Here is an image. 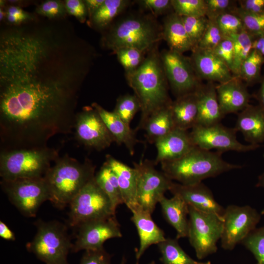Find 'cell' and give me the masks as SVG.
Listing matches in <instances>:
<instances>
[{"label": "cell", "mask_w": 264, "mask_h": 264, "mask_svg": "<svg viewBox=\"0 0 264 264\" xmlns=\"http://www.w3.org/2000/svg\"><path fill=\"white\" fill-rule=\"evenodd\" d=\"M141 107L137 129L143 127L148 118L159 109L172 102L169 96L167 79L160 54L155 47L149 51L142 63L135 70L126 73Z\"/></svg>", "instance_id": "obj_1"}, {"label": "cell", "mask_w": 264, "mask_h": 264, "mask_svg": "<svg viewBox=\"0 0 264 264\" xmlns=\"http://www.w3.org/2000/svg\"><path fill=\"white\" fill-rule=\"evenodd\" d=\"M44 176L49 199L56 208L69 205L79 191L95 176V166L88 159L80 162L65 154L59 157Z\"/></svg>", "instance_id": "obj_2"}, {"label": "cell", "mask_w": 264, "mask_h": 264, "mask_svg": "<svg viewBox=\"0 0 264 264\" xmlns=\"http://www.w3.org/2000/svg\"><path fill=\"white\" fill-rule=\"evenodd\" d=\"M222 154L195 146L181 157L160 164L162 172L172 181L183 185H193L242 168L224 160Z\"/></svg>", "instance_id": "obj_3"}, {"label": "cell", "mask_w": 264, "mask_h": 264, "mask_svg": "<svg viewBox=\"0 0 264 264\" xmlns=\"http://www.w3.org/2000/svg\"><path fill=\"white\" fill-rule=\"evenodd\" d=\"M163 39V28L150 15H132L111 25L102 37V45L114 52L123 47L149 51Z\"/></svg>", "instance_id": "obj_4"}, {"label": "cell", "mask_w": 264, "mask_h": 264, "mask_svg": "<svg viewBox=\"0 0 264 264\" xmlns=\"http://www.w3.org/2000/svg\"><path fill=\"white\" fill-rule=\"evenodd\" d=\"M59 157V151L48 146L0 151V176L4 180L44 177Z\"/></svg>", "instance_id": "obj_5"}, {"label": "cell", "mask_w": 264, "mask_h": 264, "mask_svg": "<svg viewBox=\"0 0 264 264\" xmlns=\"http://www.w3.org/2000/svg\"><path fill=\"white\" fill-rule=\"evenodd\" d=\"M36 233L26 244L27 250L46 264H69L67 255L73 243L67 234L66 227L56 220H37Z\"/></svg>", "instance_id": "obj_6"}, {"label": "cell", "mask_w": 264, "mask_h": 264, "mask_svg": "<svg viewBox=\"0 0 264 264\" xmlns=\"http://www.w3.org/2000/svg\"><path fill=\"white\" fill-rule=\"evenodd\" d=\"M69 206L68 223L76 228L88 221L116 215L109 198L95 177L84 186Z\"/></svg>", "instance_id": "obj_7"}, {"label": "cell", "mask_w": 264, "mask_h": 264, "mask_svg": "<svg viewBox=\"0 0 264 264\" xmlns=\"http://www.w3.org/2000/svg\"><path fill=\"white\" fill-rule=\"evenodd\" d=\"M189 227L187 237L197 258L201 260L217 251L220 240L223 218L216 214L199 211L189 205Z\"/></svg>", "instance_id": "obj_8"}, {"label": "cell", "mask_w": 264, "mask_h": 264, "mask_svg": "<svg viewBox=\"0 0 264 264\" xmlns=\"http://www.w3.org/2000/svg\"><path fill=\"white\" fill-rule=\"evenodd\" d=\"M0 185L10 202L27 217H35L42 203L49 199L44 177L1 179Z\"/></svg>", "instance_id": "obj_9"}, {"label": "cell", "mask_w": 264, "mask_h": 264, "mask_svg": "<svg viewBox=\"0 0 264 264\" xmlns=\"http://www.w3.org/2000/svg\"><path fill=\"white\" fill-rule=\"evenodd\" d=\"M154 165V163L147 159L133 163L137 175V204L151 214L173 182L162 171L156 169Z\"/></svg>", "instance_id": "obj_10"}, {"label": "cell", "mask_w": 264, "mask_h": 264, "mask_svg": "<svg viewBox=\"0 0 264 264\" xmlns=\"http://www.w3.org/2000/svg\"><path fill=\"white\" fill-rule=\"evenodd\" d=\"M236 132L235 128L218 123L208 126L196 125L189 133L194 145L206 150L215 149L222 153L227 151L246 152L259 147V145L241 143L237 139Z\"/></svg>", "instance_id": "obj_11"}, {"label": "cell", "mask_w": 264, "mask_h": 264, "mask_svg": "<svg viewBox=\"0 0 264 264\" xmlns=\"http://www.w3.org/2000/svg\"><path fill=\"white\" fill-rule=\"evenodd\" d=\"M168 82L176 98L195 92L201 86L190 58L170 49L160 53Z\"/></svg>", "instance_id": "obj_12"}, {"label": "cell", "mask_w": 264, "mask_h": 264, "mask_svg": "<svg viewBox=\"0 0 264 264\" xmlns=\"http://www.w3.org/2000/svg\"><path fill=\"white\" fill-rule=\"evenodd\" d=\"M260 219V214L250 206H228L223 216L221 247L225 250L233 249L256 229Z\"/></svg>", "instance_id": "obj_13"}, {"label": "cell", "mask_w": 264, "mask_h": 264, "mask_svg": "<svg viewBox=\"0 0 264 264\" xmlns=\"http://www.w3.org/2000/svg\"><path fill=\"white\" fill-rule=\"evenodd\" d=\"M74 129L76 140L88 149L101 151L115 142L100 115L91 106L84 107L77 112Z\"/></svg>", "instance_id": "obj_14"}, {"label": "cell", "mask_w": 264, "mask_h": 264, "mask_svg": "<svg viewBox=\"0 0 264 264\" xmlns=\"http://www.w3.org/2000/svg\"><path fill=\"white\" fill-rule=\"evenodd\" d=\"M77 228L76 239L72 249L74 252L101 249L108 240L122 237L115 215L84 223Z\"/></svg>", "instance_id": "obj_15"}, {"label": "cell", "mask_w": 264, "mask_h": 264, "mask_svg": "<svg viewBox=\"0 0 264 264\" xmlns=\"http://www.w3.org/2000/svg\"><path fill=\"white\" fill-rule=\"evenodd\" d=\"M190 57L198 78L221 84L232 79L230 69L212 51L195 48Z\"/></svg>", "instance_id": "obj_16"}, {"label": "cell", "mask_w": 264, "mask_h": 264, "mask_svg": "<svg viewBox=\"0 0 264 264\" xmlns=\"http://www.w3.org/2000/svg\"><path fill=\"white\" fill-rule=\"evenodd\" d=\"M169 191L197 210L223 218L225 209L216 201L211 191L202 182L187 185L173 182Z\"/></svg>", "instance_id": "obj_17"}, {"label": "cell", "mask_w": 264, "mask_h": 264, "mask_svg": "<svg viewBox=\"0 0 264 264\" xmlns=\"http://www.w3.org/2000/svg\"><path fill=\"white\" fill-rule=\"evenodd\" d=\"M218 100L222 113L227 114L241 111L249 105L250 94L246 85L238 77L216 85Z\"/></svg>", "instance_id": "obj_18"}, {"label": "cell", "mask_w": 264, "mask_h": 264, "mask_svg": "<svg viewBox=\"0 0 264 264\" xmlns=\"http://www.w3.org/2000/svg\"><path fill=\"white\" fill-rule=\"evenodd\" d=\"M130 211L132 214L131 220L136 228L139 239V246L135 254L136 261H139L150 246L157 245L166 238L163 231L153 220L152 214L139 206Z\"/></svg>", "instance_id": "obj_19"}, {"label": "cell", "mask_w": 264, "mask_h": 264, "mask_svg": "<svg viewBox=\"0 0 264 264\" xmlns=\"http://www.w3.org/2000/svg\"><path fill=\"white\" fill-rule=\"evenodd\" d=\"M157 155L154 164L179 158L195 146L188 131L175 129L154 143Z\"/></svg>", "instance_id": "obj_20"}, {"label": "cell", "mask_w": 264, "mask_h": 264, "mask_svg": "<svg viewBox=\"0 0 264 264\" xmlns=\"http://www.w3.org/2000/svg\"><path fill=\"white\" fill-rule=\"evenodd\" d=\"M250 144L264 142V112L259 106L249 105L240 111L235 127Z\"/></svg>", "instance_id": "obj_21"}, {"label": "cell", "mask_w": 264, "mask_h": 264, "mask_svg": "<svg viewBox=\"0 0 264 264\" xmlns=\"http://www.w3.org/2000/svg\"><path fill=\"white\" fill-rule=\"evenodd\" d=\"M105 163L113 171L117 177L124 204L130 210L139 206L136 198L137 175L135 169L109 154L106 155Z\"/></svg>", "instance_id": "obj_22"}, {"label": "cell", "mask_w": 264, "mask_h": 264, "mask_svg": "<svg viewBox=\"0 0 264 264\" xmlns=\"http://www.w3.org/2000/svg\"><path fill=\"white\" fill-rule=\"evenodd\" d=\"M198 118L197 125L208 126L220 123L224 115L218 100L216 85L208 82L197 90Z\"/></svg>", "instance_id": "obj_23"}, {"label": "cell", "mask_w": 264, "mask_h": 264, "mask_svg": "<svg viewBox=\"0 0 264 264\" xmlns=\"http://www.w3.org/2000/svg\"><path fill=\"white\" fill-rule=\"evenodd\" d=\"M91 106L100 115L115 142L120 145H124L130 154L132 155L137 140L134 132L130 125L124 122L115 112L105 110L98 103H92Z\"/></svg>", "instance_id": "obj_24"}, {"label": "cell", "mask_w": 264, "mask_h": 264, "mask_svg": "<svg viewBox=\"0 0 264 264\" xmlns=\"http://www.w3.org/2000/svg\"><path fill=\"white\" fill-rule=\"evenodd\" d=\"M167 221L176 230V238L187 237L189 227V207L179 197L173 195L171 198L163 197L159 202Z\"/></svg>", "instance_id": "obj_25"}, {"label": "cell", "mask_w": 264, "mask_h": 264, "mask_svg": "<svg viewBox=\"0 0 264 264\" xmlns=\"http://www.w3.org/2000/svg\"><path fill=\"white\" fill-rule=\"evenodd\" d=\"M196 91L177 97L172 102L170 108L176 129L188 131L197 125L198 107Z\"/></svg>", "instance_id": "obj_26"}, {"label": "cell", "mask_w": 264, "mask_h": 264, "mask_svg": "<svg viewBox=\"0 0 264 264\" xmlns=\"http://www.w3.org/2000/svg\"><path fill=\"white\" fill-rule=\"evenodd\" d=\"M162 28L163 39L167 42L169 49L181 54L194 49L181 16L174 12L170 13L164 19Z\"/></svg>", "instance_id": "obj_27"}, {"label": "cell", "mask_w": 264, "mask_h": 264, "mask_svg": "<svg viewBox=\"0 0 264 264\" xmlns=\"http://www.w3.org/2000/svg\"><path fill=\"white\" fill-rule=\"evenodd\" d=\"M171 104L155 111L145 122L143 129L145 131L147 139L150 143H154L158 139L176 129L170 108Z\"/></svg>", "instance_id": "obj_28"}, {"label": "cell", "mask_w": 264, "mask_h": 264, "mask_svg": "<svg viewBox=\"0 0 264 264\" xmlns=\"http://www.w3.org/2000/svg\"><path fill=\"white\" fill-rule=\"evenodd\" d=\"M130 2L131 1L128 0H105L89 20L91 25L99 30L109 28L112 21Z\"/></svg>", "instance_id": "obj_29"}, {"label": "cell", "mask_w": 264, "mask_h": 264, "mask_svg": "<svg viewBox=\"0 0 264 264\" xmlns=\"http://www.w3.org/2000/svg\"><path fill=\"white\" fill-rule=\"evenodd\" d=\"M94 177L98 185L109 198L113 208L116 211L119 205L124 203V201L115 173L104 162L95 174Z\"/></svg>", "instance_id": "obj_30"}, {"label": "cell", "mask_w": 264, "mask_h": 264, "mask_svg": "<svg viewBox=\"0 0 264 264\" xmlns=\"http://www.w3.org/2000/svg\"><path fill=\"white\" fill-rule=\"evenodd\" d=\"M178 239L166 238L157 244L163 264H211L210 261L201 262L190 257L180 247Z\"/></svg>", "instance_id": "obj_31"}, {"label": "cell", "mask_w": 264, "mask_h": 264, "mask_svg": "<svg viewBox=\"0 0 264 264\" xmlns=\"http://www.w3.org/2000/svg\"><path fill=\"white\" fill-rule=\"evenodd\" d=\"M233 43L234 62L233 74L239 77L241 66L253 50V43L255 38L246 30L229 38Z\"/></svg>", "instance_id": "obj_32"}, {"label": "cell", "mask_w": 264, "mask_h": 264, "mask_svg": "<svg viewBox=\"0 0 264 264\" xmlns=\"http://www.w3.org/2000/svg\"><path fill=\"white\" fill-rule=\"evenodd\" d=\"M264 64V57L255 49L242 63L239 78L248 85L253 84L261 79V70Z\"/></svg>", "instance_id": "obj_33"}, {"label": "cell", "mask_w": 264, "mask_h": 264, "mask_svg": "<svg viewBox=\"0 0 264 264\" xmlns=\"http://www.w3.org/2000/svg\"><path fill=\"white\" fill-rule=\"evenodd\" d=\"M140 110V105L136 96L134 94H126L117 99L113 111L130 125L135 115Z\"/></svg>", "instance_id": "obj_34"}, {"label": "cell", "mask_w": 264, "mask_h": 264, "mask_svg": "<svg viewBox=\"0 0 264 264\" xmlns=\"http://www.w3.org/2000/svg\"><path fill=\"white\" fill-rule=\"evenodd\" d=\"M181 17L186 31L195 48L206 29L209 19L206 16Z\"/></svg>", "instance_id": "obj_35"}, {"label": "cell", "mask_w": 264, "mask_h": 264, "mask_svg": "<svg viewBox=\"0 0 264 264\" xmlns=\"http://www.w3.org/2000/svg\"><path fill=\"white\" fill-rule=\"evenodd\" d=\"M174 12L180 16H206L205 0H171Z\"/></svg>", "instance_id": "obj_36"}, {"label": "cell", "mask_w": 264, "mask_h": 264, "mask_svg": "<svg viewBox=\"0 0 264 264\" xmlns=\"http://www.w3.org/2000/svg\"><path fill=\"white\" fill-rule=\"evenodd\" d=\"M216 21L224 38L246 30L241 19L235 12L222 14L216 19Z\"/></svg>", "instance_id": "obj_37"}, {"label": "cell", "mask_w": 264, "mask_h": 264, "mask_svg": "<svg viewBox=\"0 0 264 264\" xmlns=\"http://www.w3.org/2000/svg\"><path fill=\"white\" fill-rule=\"evenodd\" d=\"M114 52L119 62L125 70L126 73L137 69L145 58L144 55L145 52L132 47L121 48Z\"/></svg>", "instance_id": "obj_38"}, {"label": "cell", "mask_w": 264, "mask_h": 264, "mask_svg": "<svg viewBox=\"0 0 264 264\" xmlns=\"http://www.w3.org/2000/svg\"><path fill=\"white\" fill-rule=\"evenodd\" d=\"M241 243L253 254L257 264H264V226L255 229Z\"/></svg>", "instance_id": "obj_39"}, {"label": "cell", "mask_w": 264, "mask_h": 264, "mask_svg": "<svg viewBox=\"0 0 264 264\" xmlns=\"http://www.w3.org/2000/svg\"><path fill=\"white\" fill-rule=\"evenodd\" d=\"M235 12L241 19L248 33L255 38L264 36V13H247L240 9L238 6Z\"/></svg>", "instance_id": "obj_40"}, {"label": "cell", "mask_w": 264, "mask_h": 264, "mask_svg": "<svg viewBox=\"0 0 264 264\" xmlns=\"http://www.w3.org/2000/svg\"><path fill=\"white\" fill-rule=\"evenodd\" d=\"M224 39L216 20L209 19L206 29L196 47L213 51Z\"/></svg>", "instance_id": "obj_41"}, {"label": "cell", "mask_w": 264, "mask_h": 264, "mask_svg": "<svg viewBox=\"0 0 264 264\" xmlns=\"http://www.w3.org/2000/svg\"><path fill=\"white\" fill-rule=\"evenodd\" d=\"M36 13L49 20H59L64 18L67 14L65 2L58 0H47L38 5Z\"/></svg>", "instance_id": "obj_42"}, {"label": "cell", "mask_w": 264, "mask_h": 264, "mask_svg": "<svg viewBox=\"0 0 264 264\" xmlns=\"http://www.w3.org/2000/svg\"><path fill=\"white\" fill-rule=\"evenodd\" d=\"M236 1L231 0H205L206 16L208 19L216 20L222 14L235 12Z\"/></svg>", "instance_id": "obj_43"}, {"label": "cell", "mask_w": 264, "mask_h": 264, "mask_svg": "<svg viewBox=\"0 0 264 264\" xmlns=\"http://www.w3.org/2000/svg\"><path fill=\"white\" fill-rule=\"evenodd\" d=\"M231 71L233 74L234 62V50L233 41L224 38L212 51Z\"/></svg>", "instance_id": "obj_44"}, {"label": "cell", "mask_w": 264, "mask_h": 264, "mask_svg": "<svg viewBox=\"0 0 264 264\" xmlns=\"http://www.w3.org/2000/svg\"><path fill=\"white\" fill-rule=\"evenodd\" d=\"M6 20L11 25H18L35 19L32 14L15 5H9L6 9Z\"/></svg>", "instance_id": "obj_45"}, {"label": "cell", "mask_w": 264, "mask_h": 264, "mask_svg": "<svg viewBox=\"0 0 264 264\" xmlns=\"http://www.w3.org/2000/svg\"><path fill=\"white\" fill-rule=\"evenodd\" d=\"M136 2L143 9L150 11L154 16L167 13L173 9L171 0H140Z\"/></svg>", "instance_id": "obj_46"}, {"label": "cell", "mask_w": 264, "mask_h": 264, "mask_svg": "<svg viewBox=\"0 0 264 264\" xmlns=\"http://www.w3.org/2000/svg\"><path fill=\"white\" fill-rule=\"evenodd\" d=\"M110 255L102 248L85 251L80 264H110Z\"/></svg>", "instance_id": "obj_47"}, {"label": "cell", "mask_w": 264, "mask_h": 264, "mask_svg": "<svg viewBox=\"0 0 264 264\" xmlns=\"http://www.w3.org/2000/svg\"><path fill=\"white\" fill-rule=\"evenodd\" d=\"M67 14L77 18L80 22H85L88 13L84 0H66L65 1Z\"/></svg>", "instance_id": "obj_48"}, {"label": "cell", "mask_w": 264, "mask_h": 264, "mask_svg": "<svg viewBox=\"0 0 264 264\" xmlns=\"http://www.w3.org/2000/svg\"><path fill=\"white\" fill-rule=\"evenodd\" d=\"M238 7L252 14L264 13V0H240L238 1Z\"/></svg>", "instance_id": "obj_49"}, {"label": "cell", "mask_w": 264, "mask_h": 264, "mask_svg": "<svg viewBox=\"0 0 264 264\" xmlns=\"http://www.w3.org/2000/svg\"><path fill=\"white\" fill-rule=\"evenodd\" d=\"M105 0H84L89 20L94 13L99 8Z\"/></svg>", "instance_id": "obj_50"}, {"label": "cell", "mask_w": 264, "mask_h": 264, "mask_svg": "<svg viewBox=\"0 0 264 264\" xmlns=\"http://www.w3.org/2000/svg\"><path fill=\"white\" fill-rule=\"evenodd\" d=\"M0 237L7 241H14L15 236L14 232L7 224L2 221H0Z\"/></svg>", "instance_id": "obj_51"}, {"label": "cell", "mask_w": 264, "mask_h": 264, "mask_svg": "<svg viewBox=\"0 0 264 264\" xmlns=\"http://www.w3.org/2000/svg\"><path fill=\"white\" fill-rule=\"evenodd\" d=\"M260 83V87L256 97L259 102L258 105L264 112V76L261 78Z\"/></svg>", "instance_id": "obj_52"}, {"label": "cell", "mask_w": 264, "mask_h": 264, "mask_svg": "<svg viewBox=\"0 0 264 264\" xmlns=\"http://www.w3.org/2000/svg\"><path fill=\"white\" fill-rule=\"evenodd\" d=\"M253 49L264 57V36L255 39L253 43Z\"/></svg>", "instance_id": "obj_53"}, {"label": "cell", "mask_w": 264, "mask_h": 264, "mask_svg": "<svg viewBox=\"0 0 264 264\" xmlns=\"http://www.w3.org/2000/svg\"><path fill=\"white\" fill-rule=\"evenodd\" d=\"M257 186L264 188V172L259 176Z\"/></svg>", "instance_id": "obj_54"}, {"label": "cell", "mask_w": 264, "mask_h": 264, "mask_svg": "<svg viewBox=\"0 0 264 264\" xmlns=\"http://www.w3.org/2000/svg\"><path fill=\"white\" fill-rule=\"evenodd\" d=\"M6 18V12L3 8H0V20L2 21L4 19Z\"/></svg>", "instance_id": "obj_55"}, {"label": "cell", "mask_w": 264, "mask_h": 264, "mask_svg": "<svg viewBox=\"0 0 264 264\" xmlns=\"http://www.w3.org/2000/svg\"><path fill=\"white\" fill-rule=\"evenodd\" d=\"M126 262V258L124 257H123L121 260V261L120 264H125Z\"/></svg>", "instance_id": "obj_56"}, {"label": "cell", "mask_w": 264, "mask_h": 264, "mask_svg": "<svg viewBox=\"0 0 264 264\" xmlns=\"http://www.w3.org/2000/svg\"><path fill=\"white\" fill-rule=\"evenodd\" d=\"M5 2H4L3 0H0V8H3V7L4 6Z\"/></svg>", "instance_id": "obj_57"}, {"label": "cell", "mask_w": 264, "mask_h": 264, "mask_svg": "<svg viewBox=\"0 0 264 264\" xmlns=\"http://www.w3.org/2000/svg\"><path fill=\"white\" fill-rule=\"evenodd\" d=\"M148 264H156V263L154 261H152L150 263H149Z\"/></svg>", "instance_id": "obj_58"}, {"label": "cell", "mask_w": 264, "mask_h": 264, "mask_svg": "<svg viewBox=\"0 0 264 264\" xmlns=\"http://www.w3.org/2000/svg\"><path fill=\"white\" fill-rule=\"evenodd\" d=\"M261 214L264 215V209L262 211Z\"/></svg>", "instance_id": "obj_59"}, {"label": "cell", "mask_w": 264, "mask_h": 264, "mask_svg": "<svg viewBox=\"0 0 264 264\" xmlns=\"http://www.w3.org/2000/svg\"><path fill=\"white\" fill-rule=\"evenodd\" d=\"M139 261H136V264H139Z\"/></svg>", "instance_id": "obj_60"}, {"label": "cell", "mask_w": 264, "mask_h": 264, "mask_svg": "<svg viewBox=\"0 0 264 264\" xmlns=\"http://www.w3.org/2000/svg\"></svg>", "instance_id": "obj_61"}]
</instances>
